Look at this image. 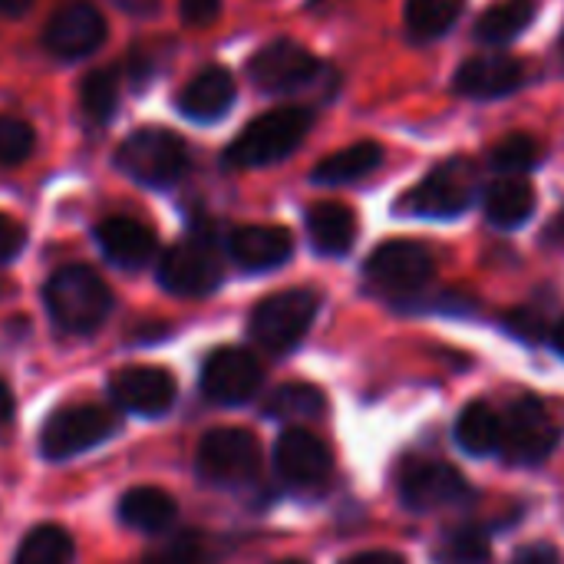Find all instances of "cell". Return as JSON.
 Wrapping results in <instances>:
<instances>
[{"label": "cell", "mask_w": 564, "mask_h": 564, "mask_svg": "<svg viewBox=\"0 0 564 564\" xmlns=\"http://www.w3.org/2000/svg\"><path fill=\"white\" fill-rule=\"evenodd\" d=\"M479 172L469 159H446L416 188H410L397 212L413 218H456L476 198Z\"/></svg>", "instance_id": "obj_5"}, {"label": "cell", "mask_w": 564, "mask_h": 564, "mask_svg": "<svg viewBox=\"0 0 564 564\" xmlns=\"http://www.w3.org/2000/svg\"><path fill=\"white\" fill-rule=\"evenodd\" d=\"M46 314L63 334H93L102 327V321L112 311V291L109 284L86 264H66L59 268L46 288H43Z\"/></svg>", "instance_id": "obj_1"}, {"label": "cell", "mask_w": 564, "mask_h": 564, "mask_svg": "<svg viewBox=\"0 0 564 564\" xmlns=\"http://www.w3.org/2000/svg\"><path fill=\"white\" fill-rule=\"evenodd\" d=\"M235 93V76L225 66H205L178 93V112L195 122H215L231 109Z\"/></svg>", "instance_id": "obj_19"}, {"label": "cell", "mask_w": 564, "mask_h": 564, "mask_svg": "<svg viewBox=\"0 0 564 564\" xmlns=\"http://www.w3.org/2000/svg\"><path fill=\"white\" fill-rule=\"evenodd\" d=\"M307 235L311 245L327 254V258H340L354 248L357 241V218L347 205L340 202H317L307 212Z\"/></svg>", "instance_id": "obj_21"}, {"label": "cell", "mask_w": 564, "mask_h": 564, "mask_svg": "<svg viewBox=\"0 0 564 564\" xmlns=\"http://www.w3.org/2000/svg\"><path fill=\"white\" fill-rule=\"evenodd\" d=\"M116 165L135 178L139 185L149 188H165L172 182H178L188 169V145L169 132V129H155L145 126L139 132H132L119 152H116Z\"/></svg>", "instance_id": "obj_4"}, {"label": "cell", "mask_w": 564, "mask_h": 564, "mask_svg": "<svg viewBox=\"0 0 564 564\" xmlns=\"http://www.w3.org/2000/svg\"><path fill=\"white\" fill-rule=\"evenodd\" d=\"M489 162H492V169H499L506 175H522V172H529V169H535L542 162V145L532 135L516 132V135H506L502 142L492 145Z\"/></svg>", "instance_id": "obj_32"}, {"label": "cell", "mask_w": 564, "mask_h": 564, "mask_svg": "<svg viewBox=\"0 0 564 564\" xmlns=\"http://www.w3.org/2000/svg\"><path fill=\"white\" fill-rule=\"evenodd\" d=\"M142 564H212V555L202 535L185 532V535H175L169 545L155 549Z\"/></svg>", "instance_id": "obj_34"}, {"label": "cell", "mask_w": 564, "mask_h": 564, "mask_svg": "<svg viewBox=\"0 0 564 564\" xmlns=\"http://www.w3.org/2000/svg\"><path fill=\"white\" fill-rule=\"evenodd\" d=\"M509 330H516L525 340H539L542 337V317H522V314H516V317H509Z\"/></svg>", "instance_id": "obj_38"}, {"label": "cell", "mask_w": 564, "mask_h": 564, "mask_svg": "<svg viewBox=\"0 0 564 564\" xmlns=\"http://www.w3.org/2000/svg\"><path fill=\"white\" fill-rule=\"evenodd\" d=\"M364 274L377 291L406 297L433 281L436 261L420 241H387L367 258Z\"/></svg>", "instance_id": "obj_10"}, {"label": "cell", "mask_w": 564, "mask_h": 564, "mask_svg": "<svg viewBox=\"0 0 564 564\" xmlns=\"http://www.w3.org/2000/svg\"><path fill=\"white\" fill-rule=\"evenodd\" d=\"M221 254L212 238L192 235L169 248L159 261V284L178 297H205L221 284Z\"/></svg>", "instance_id": "obj_7"}, {"label": "cell", "mask_w": 564, "mask_h": 564, "mask_svg": "<svg viewBox=\"0 0 564 564\" xmlns=\"http://www.w3.org/2000/svg\"><path fill=\"white\" fill-rule=\"evenodd\" d=\"M228 251L245 271H274L294 254V238L278 225H245L228 238Z\"/></svg>", "instance_id": "obj_18"}, {"label": "cell", "mask_w": 564, "mask_h": 564, "mask_svg": "<svg viewBox=\"0 0 564 564\" xmlns=\"http://www.w3.org/2000/svg\"><path fill=\"white\" fill-rule=\"evenodd\" d=\"M116 433H119V416L109 406H66L46 420L40 433V453L53 463H63L96 449Z\"/></svg>", "instance_id": "obj_6"}, {"label": "cell", "mask_w": 564, "mask_h": 564, "mask_svg": "<svg viewBox=\"0 0 564 564\" xmlns=\"http://www.w3.org/2000/svg\"><path fill=\"white\" fill-rule=\"evenodd\" d=\"M281 564H304V562H281Z\"/></svg>", "instance_id": "obj_45"}, {"label": "cell", "mask_w": 564, "mask_h": 564, "mask_svg": "<svg viewBox=\"0 0 564 564\" xmlns=\"http://www.w3.org/2000/svg\"><path fill=\"white\" fill-rule=\"evenodd\" d=\"M317 307H321V297L311 288H291V291L264 297L251 311L254 344L274 357L291 354L307 337V330L317 317Z\"/></svg>", "instance_id": "obj_3"}, {"label": "cell", "mask_w": 564, "mask_h": 564, "mask_svg": "<svg viewBox=\"0 0 564 564\" xmlns=\"http://www.w3.org/2000/svg\"><path fill=\"white\" fill-rule=\"evenodd\" d=\"M525 83V66L516 56L506 53H486L473 56L456 69V93L466 99H499L516 93Z\"/></svg>", "instance_id": "obj_16"}, {"label": "cell", "mask_w": 564, "mask_h": 564, "mask_svg": "<svg viewBox=\"0 0 564 564\" xmlns=\"http://www.w3.org/2000/svg\"><path fill=\"white\" fill-rule=\"evenodd\" d=\"M96 241L116 268H129V271L145 268L159 248L155 231L135 218H106L96 228Z\"/></svg>", "instance_id": "obj_20"}, {"label": "cell", "mask_w": 564, "mask_h": 564, "mask_svg": "<svg viewBox=\"0 0 564 564\" xmlns=\"http://www.w3.org/2000/svg\"><path fill=\"white\" fill-rule=\"evenodd\" d=\"M26 245V231L20 221H13L10 215H0V264L13 261Z\"/></svg>", "instance_id": "obj_35"}, {"label": "cell", "mask_w": 564, "mask_h": 564, "mask_svg": "<svg viewBox=\"0 0 564 564\" xmlns=\"http://www.w3.org/2000/svg\"><path fill=\"white\" fill-rule=\"evenodd\" d=\"M106 40V20L96 7L89 3H69L59 13L50 17L43 30V46L46 53L59 59H83L96 53Z\"/></svg>", "instance_id": "obj_14"}, {"label": "cell", "mask_w": 564, "mask_h": 564, "mask_svg": "<svg viewBox=\"0 0 564 564\" xmlns=\"http://www.w3.org/2000/svg\"><path fill=\"white\" fill-rule=\"evenodd\" d=\"M30 7H33V0H0V13H7V17H20Z\"/></svg>", "instance_id": "obj_43"}, {"label": "cell", "mask_w": 564, "mask_h": 564, "mask_svg": "<svg viewBox=\"0 0 564 564\" xmlns=\"http://www.w3.org/2000/svg\"><path fill=\"white\" fill-rule=\"evenodd\" d=\"M324 73L327 69L311 56V50L294 40H274L248 63V76L264 93H301L311 89Z\"/></svg>", "instance_id": "obj_11"}, {"label": "cell", "mask_w": 564, "mask_h": 564, "mask_svg": "<svg viewBox=\"0 0 564 564\" xmlns=\"http://www.w3.org/2000/svg\"><path fill=\"white\" fill-rule=\"evenodd\" d=\"M261 380V364L254 360V354L241 347H221L202 367V393L218 406L248 403L258 393Z\"/></svg>", "instance_id": "obj_12"}, {"label": "cell", "mask_w": 564, "mask_h": 564, "mask_svg": "<svg viewBox=\"0 0 564 564\" xmlns=\"http://www.w3.org/2000/svg\"><path fill=\"white\" fill-rule=\"evenodd\" d=\"M558 446V423L552 420L549 406L535 397H522L512 403L509 416L502 420V443L499 453L512 466H539Z\"/></svg>", "instance_id": "obj_8"}, {"label": "cell", "mask_w": 564, "mask_h": 564, "mask_svg": "<svg viewBox=\"0 0 564 564\" xmlns=\"http://www.w3.org/2000/svg\"><path fill=\"white\" fill-rule=\"evenodd\" d=\"M400 499L410 512L426 516L436 509H456L473 499L466 476L446 463H416L400 482Z\"/></svg>", "instance_id": "obj_13"}, {"label": "cell", "mask_w": 564, "mask_h": 564, "mask_svg": "<svg viewBox=\"0 0 564 564\" xmlns=\"http://www.w3.org/2000/svg\"><path fill=\"white\" fill-rule=\"evenodd\" d=\"M178 516V506L169 492L162 489H152V486H142V489H132L119 499V519L135 529V532H145V535H159L165 532Z\"/></svg>", "instance_id": "obj_22"}, {"label": "cell", "mask_w": 564, "mask_h": 564, "mask_svg": "<svg viewBox=\"0 0 564 564\" xmlns=\"http://www.w3.org/2000/svg\"><path fill=\"white\" fill-rule=\"evenodd\" d=\"M13 416V393L7 390V383L0 380V426Z\"/></svg>", "instance_id": "obj_42"}, {"label": "cell", "mask_w": 564, "mask_h": 564, "mask_svg": "<svg viewBox=\"0 0 564 564\" xmlns=\"http://www.w3.org/2000/svg\"><path fill=\"white\" fill-rule=\"evenodd\" d=\"M535 10H539L535 0H502L476 20V40L489 46L512 43L516 36L529 30V23L535 20Z\"/></svg>", "instance_id": "obj_25"}, {"label": "cell", "mask_w": 564, "mask_h": 564, "mask_svg": "<svg viewBox=\"0 0 564 564\" xmlns=\"http://www.w3.org/2000/svg\"><path fill=\"white\" fill-rule=\"evenodd\" d=\"M119 102V73L116 69H93L79 86V109L83 119L93 126H102Z\"/></svg>", "instance_id": "obj_30"}, {"label": "cell", "mask_w": 564, "mask_h": 564, "mask_svg": "<svg viewBox=\"0 0 564 564\" xmlns=\"http://www.w3.org/2000/svg\"><path fill=\"white\" fill-rule=\"evenodd\" d=\"M178 10L188 26H208V23H215L221 0H178Z\"/></svg>", "instance_id": "obj_36"}, {"label": "cell", "mask_w": 564, "mask_h": 564, "mask_svg": "<svg viewBox=\"0 0 564 564\" xmlns=\"http://www.w3.org/2000/svg\"><path fill=\"white\" fill-rule=\"evenodd\" d=\"M314 116L304 106H284V109H271L264 116H258L254 122H248L241 129V135L228 145L225 162L235 169H261V165H274L281 159H288L311 129Z\"/></svg>", "instance_id": "obj_2"}, {"label": "cell", "mask_w": 564, "mask_h": 564, "mask_svg": "<svg viewBox=\"0 0 564 564\" xmlns=\"http://www.w3.org/2000/svg\"><path fill=\"white\" fill-rule=\"evenodd\" d=\"M112 400L135 416H165L175 403V380L162 367H126L112 377Z\"/></svg>", "instance_id": "obj_15"}, {"label": "cell", "mask_w": 564, "mask_h": 564, "mask_svg": "<svg viewBox=\"0 0 564 564\" xmlns=\"http://www.w3.org/2000/svg\"><path fill=\"white\" fill-rule=\"evenodd\" d=\"M383 165V145L377 142H354L334 155H327L317 169H314V182L317 185H350L367 178L373 169Z\"/></svg>", "instance_id": "obj_24"}, {"label": "cell", "mask_w": 564, "mask_h": 564, "mask_svg": "<svg viewBox=\"0 0 564 564\" xmlns=\"http://www.w3.org/2000/svg\"><path fill=\"white\" fill-rule=\"evenodd\" d=\"M324 393L311 383H284L268 397V416L284 420V423H304L324 416Z\"/></svg>", "instance_id": "obj_28"}, {"label": "cell", "mask_w": 564, "mask_h": 564, "mask_svg": "<svg viewBox=\"0 0 564 564\" xmlns=\"http://www.w3.org/2000/svg\"><path fill=\"white\" fill-rule=\"evenodd\" d=\"M73 562V539L66 535V529L59 525H40L33 529L17 555H13V564H69Z\"/></svg>", "instance_id": "obj_29"}, {"label": "cell", "mask_w": 564, "mask_h": 564, "mask_svg": "<svg viewBox=\"0 0 564 564\" xmlns=\"http://www.w3.org/2000/svg\"><path fill=\"white\" fill-rule=\"evenodd\" d=\"M440 564H489L492 558V542L486 535V529L479 525H459L449 529L436 549Z\"/></svg>", "instance_id": "obj_31"}, {"label": "cell", "mask_w": 564, "mask_h": 564, "mask_svg": "<svg viewBox=\"0 0 564 564\" xmlns=\"http://www.w3.org/2000/svg\"><path fill=\"white\" fill-rule=\"evenodd\" d=\"M195 466L212 486H241L258 476L261 446L248 430H212L198 443Z\"/></svg>", "instance_id": "obj_9"}, {"label": "cell", "mask_w": 564, "mask_h": 564, "mask_svg": "<svg viewBox=\"0 0 564 564\" xmlns=\"http://www.w3.org/2000/svg\"><path fill=\"white\" fill-rule=\"evenodd\" d=\"M456 440L469 456H492L502 443V416L489 403H473L456 420Z\"/></svg>", "instance_id": "obj_26"}, {"label": "cell", "mask_w": 564, "mask_h": 564, "mask_svg": "<svg viewBox=\"0 0 564 564\" xmlns=\"http://www.w3.org/2000/svg\"><path fill=\"white\" fill-rule=\"evenodd\" d=\"M274 469L291 486H317L330 473V449L314 433L291 426L274 446Z\"/></svg>", "instance_id": "obj_17"}, {"label": "cell", "mask_w": 564, "mask_h": 564, "mask_svg": "<svg viewBox=\"0 0 564 564\" xmlns=\"http://www.w3.org/2000/svg\"><path fill=\"white\" fill-rule=\"evenodd\" d=\"M344 564H406L397 552H364V555H354Z\"/></svg>", "instance_id": "obj_40"}, {"label": "cell", "mask_w": 564, "mask_h": 564, "mask_svg": "<svg viewBox=\"0 0 564 564\" xmlns=\"http://www.w3.org/2000/svg\"><path fill=\"white\" fill-rule=\"evenodd\" d=\"M535 212V192L525 178L506 175L486 188V218L496 228H519Z\"/></svg>", "instance_id": "obj_23"}, {"label": "cell", "mask_w": 564, "mask_h": 564, "mask_svg": "<svg viewBox=\"0 0 564 564\" xmlns=\"http://www.w3.org/2000/svg\"><path fill=\"white\" fill-rule=\"evenodd\" d=\"M542 241H545L552 251H564V205L555 212V218L549 221V228H545Z\"/></svg>", "instance_id": "obj_39"}, {"label": "cell", "mask_w": 564, "mask_h": 564, "mask_svg": "<svg viewBox=\"0 0 564 564\" xmlns=\"http://www.w3.org/2000/svg\"><path fill=\"white\" fill-rule=\"evenodd\" d=\"M36 132L20 116H0V165H20L33 155Z\"/></svg>", "instance_id": "obj_33"}, {"label": "cell", "mask_w": 564, "mask_h": 564, "mask_svg": "<svg viewBox=\"0 0 564 564\" xmlns=\"http://www.w3.org/2000/svg\"><path fill=\"white\" fill-rule=\"evenodd\" d=\"M463 10H466V0H410L406 30L413 40H436L453 30Z\"/></svg>", "instance_id": "obj_27"}, {"label": "cell", "mask_w": 564, "mask_h": 564, "mask_svg": "<svg viewBox=\"0 0 564 564\" xmlns=\"http://www.w3.org/2000/svg\"><path fill=\"white\" fill-rule=\"evenodd\" d=\"M509 564H562V558L552 545H525Z\"/></svg>", "instance_id": "obj_37"}, {"label": "cell", "mask_w": 564, "mask_h": 564, "mask_svg": "<svg viewBox=\"0 0 564 564\" xmlns=\"http://www.w3.org/2000/svg\"><path fill=\"white\" fill-rule=\"evenodd\" d=\"M126 13H135V17H149L159 10V0H116Z\"/></svg>", "instance_id": "obj_41"}, {"label": "cell", "mask_w": 564, "mask_h": 564, "mask_svg": "<svg viewBox=\"0 0 564 564\" xmlns=\"http://www.w3.org/2000/svg\"><path fill=\"white\" fill-rule=\"evenodd\" d=\"M555 347H558V354L564 357V321L555 327Z\"/></svg>", "instance_id": "obj_44"}]
</instances>
